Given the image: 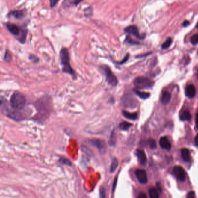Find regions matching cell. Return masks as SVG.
<instances>
[{
  "label": "cell",
  "instance_id": "obj_1",
  "mask_svg": "<svg viewBox=\"0 0 198 198\" xmlns=\"http://www.w3.org/2000/svg\"><path fill=\"white\" fill-rule=\"evenodd\" d=\"M4 26L6 29L18 40L20 43L22 44H25L28 33L27 29L22 28V27L11 23H6Z\"/></svg>",
  "mask_w": 198,
  "mask_h": 198
},
{
  "label": "cell",
  "instance_id": "obj_2",
  "mask_svg": "<svg viewBox=\"0 0 198 198\" xmlns=\"http://www.w3.org/2000/svg\"><path fill=\"white\" fill-rule=\"evenodd\" d=\"M59 57L61 64L62 66V72L65 73L72 75L74 79H75L76 75L75 72L70 65V55L68 49L65 47L62 48L59 52Z\"/></svg>",
  "mask_w": 198,
  "mask_h": 198
},
{
  "label": "cell",
  "instance_id": "obj_3",
  "mask_svg": "<svg viewBox=\"0 0 198 198\" xmlns=\"http://www.w3.org/2000/svg\"><path fill=\"white\" fill-rule=\"evenodd\" d=\"M26 102L25 96L19 92L14 93L10 99L11 108L15 110H23Z\"/></svg>",
  "mask_w": 198,
  "mask_h": 198
},
{
  "label": "cell",
  "instance_id": "obj_4",
  "mask_svg": "<svg viewBox=\"0 0 198 198\" xmlns=\"http://www.w3.org/2000/svg\"><path fill=\"white\" fill-rule=\"evenodd\" d=\"M100 69L103 72L104 75L105 76L106 80L107 83L109 85H112L113 87H115L117 85L118 80L116 76L114 75L112 72L110 67L108 65H102L99 67Z\"/></svg>",
  "mask_w": 198,
  "mask_h": 198
},
{
  "label": "cell",
  "instance_id": "obj_5",
  "mask_svg": "<svg viewBox=\"0 0 198 198\" xmlns=\"http://www.w3.org/2000/svg\"><path fill=\"white\" fill-rule=\"evenodd\" d=\"M36 106L40 114H44L45 116L49 115L51 110V101L48 99V97L38 99Z\"/></svg>",
  "mask_w": 198,
  "mask_h": 198
},
{
  "label": "cell",
  "instance_id": "obj_6",
  "mask_svg": "<svg viewBox=\"0 0 198 198\" xmlns=\"http://www.w3.org/2000/svg\"><path fill=\"white\" fill-rule=\"evenodd\" d=\"M134 84L138 89H149L153 85V81L146 77H138L134 80Z\"/></svg>",
  "mask_w": 198,
  "mask_h": 198
},
{
  "label": "cell",
  "instance_id": "obj_7",
  "mask_svg": "<svg viewBox=\"0 0 198 198\" xmlns=\"http://www.w3.org/2000/svg\"><path fill=\"white\" fill-rule=\"evenodd\" d=\"M88 143L98 149L101 153L104 154L107 150V145L104 140L99 139H91L88 141Z\"/></svg>",
  "mask_w": 198,
  "mask_h": 198
},
{
  "label": "cell",
  "instance_id": "obj_8",
  "mask_svg": "<svg viewBox=\"0 0 198 198\" xmlns=\"http://www.w3.org/2000/svg\"><path fill=\"white\" fill-rule=\"evenodd\" d=\"M174 176L180 181H184L186 179V173L184 169L179 166H175L173 170Z\"/></svg>",
  "mask_w": 198,
  "mask_h": 198
},
{
  "label": "cell",
  "instance_id": "obj_9",
  "mask_svg": "<svg viewBox=\"0 0 198 198\" xmlns=\"http://www.w3.org/2000/svg\"><path fill=\"white\" fill-rule=\"evenodd\" d=\"M135 174L137 179L141 184H145L148 182V177L146 173L145 170L142 169L137 170L135 172Z\"/></svg>",
  "mask_w": 198,
  "mask_h": 198
},
{
  "label": "cell",
  "instance_id": "obj_10",
  "mask_svg": "<svg viewBox=\"0 0 198 198\" xmlns=\"http://www.w3.org/2000/svg\"><path fill=\"white\" fill-rule=\"evenodd\" d=\"M8 16H13L15 19L21 20L26 16V13L24 10H13L8 13Z\"/></svg>",
  "mask_w": 198,
  "mask_h": 198
},
{
  "label": "cell",
  "instance_id": "obj_11",
  "mask_svg": "<svg viewBox=\"0 0 198 198\" xmlns=\"http://www.w3.org/2000/svg\"><path fill=\"white\" fill-rule=\"evenodd\" d=\"M124 31L126 33L132 35L137 38H141V36L140 34L138 29L135 26L132 25V26H129L126 28H124Z\"/></svg>",
  "mask_w": 198,
  "mask_h": 198
},
{
  "label": "cell",
  "instance_id": "obj_12",
  "mask_svg": "<svg viewBox=\"0 0 198 198\" xmlns=\"http://www.w3.org/2000/svg\"><path fill=\"white\" fill-rule=\"evenodd\" d=\"M83 0H64L62 3V7L64 8H68L72 7H77Z\"/></svg>",
  "mask_w": 198,
  "mask_h": 198
},
{
  "label": "cell",
  "instance_id": "obj_13",
  "mask_svg": "<svg viewBox=\"0 0 198 198\" xmlns=\"http://www.w3.org/2000/svg\"><path fill=\"white\" fill-rule=\"evenodd\" d=\"M185 93L186 96L189 98H193L196 95V90L195 86L192 84L187 85L185 88Z\"/></svg>",
  "mask_w": 198,
  "mask_h": 198
},
{
  "label": "cell",
  "instance_id": "obj_14",
  "mask_svg": "<svg viewBox=\"0 0 198 198\" xmlns=\"http://www.w3.org/2000/svg\"><path fill=\"white\" fill-rule=\"evenodd\" d=\"M159 144H160L161 148L164 149H166L167 151H170L171 149V143L169 141V140L165 137L161 138V140L159 141Z\"/></svg>",
  "mask_w": 198,
  "mask_h": 198
},
{
  "label": "cell",
  "instance_id": "obj_15",
  "mask_svg": "<svg viewBox=\"0 0 198 198\" xmlns=\"http://www.w3.org/2000/svg\"><path fill=\"white\" fill-rule=\"evenodd\" d=\"M136 154L138 158L140 163L142 166L145 165L146 163V161H147V159H146V155L144 151L141 150V149H138V150H137Z\"/></svg>",
  "mask_w": 198,
  "mask_h": 198
},
{
  "label": "cell",
  "instance_id": "obj_16",
  "mask_svg": "<svg viewBox=\"0 0 198 198\" xmlns=\"http://www.w3.org/2000/svg\"><path fill=\"white\" fill-rule=\"evenodd\" d=\"M181 156L185 162H189L191 161L190 152L187 148H183L181 149Z\"/></svg>",
  "mask_w": 198,
  "mask_h": 198
},
{
  "label": "cell",
  "instance_id": "obj_17",
  "mask_svg": "<svg viewBox=\"0 0 198 198\" xmlns=\"http://www.w3.org/2000/svg\"><path fill=\"white\" fill-rule=\"evenodd\" d=\"M122 114L126 118H127L128 119H130V120H136L137 119V117H138L137 113H135V112L130 113V112H129L126 111H123Z\"/></svg>",
  "mask_w": 198,
  "mask_h": 198
},
{
  "label": "cell",
  "instance_id": "obj_18",
  "mask_svg": "<svg viewBox=\"0 0 198 198\" xmlns=\"http://www.w3.org/2000/svg\"><path fill=\"white\" fill-rule=\"evenodd\" d=\"M171 99V94L170 93L165 91L163 93L161 96V102L164 105H166L170 102Z\"/></svg>",
  "mask_w": 198,
  "mask_h": 198
},
{
  "label": "cell",
  "instance_id": "obj_19",
  "mask_svg": "<svg viewBox=\"0 0 198 198\" xmlns=\"http://www.w3.org/2000/svg\"><path fill=\"white\" fill-rule=\"evenodd\" d=\"M179 119L182 121H189L191 119V115L189 111H184L179 116Z\"/></svg>",
  "mask_w": 198,
  "mask_h": 198
},
{
  "label": "cell",
  "instance_id": "obj_20",
  "mask_svg": "<svg viewBox=\"0 0 198 198\" xmlns=\"http://www.w3.org/2000/svg\"><path fill=\"white\" fill-rule=\"evenodd\" d=\"M134 92L136 93V94L139 97H140L141 99H146L148 98H149L150 96V93H145V92H141V91H140L137 90H134Z\"/></svg>",
  "mask_w": 198,
  "mask_h": 198
},
{
  "label": "cell",
  "instance_id": "obj_21",
  "mask_svg": "<svg viewBox=\"0 0 198 198\" xmlns=\"http://www.w3.org/2000/svg\"><path fill=\"white\" fill-rule=\"evenodd\" d=\"M132 126V123H129L127 122H123L119 124V129L123 131H127Z\"/></svg>",
  "mask_w": 198,
  "mask_h": 198
},
{
  "label": "cell",
  "instance_id": "obj_22",
  "mask_svg": "<svg viewBox=\"0 0 198 198\" xmlns=\"http://www.w3.org/2000/svg\"><path fill=\"white\" fill-rule=\"evenodd\" d=\"M118 165H119L118 160L115 158H113V160L112 161L111 167H110V172L114 173L115 171V170H116V169L117 168Z\"/></svg>",
  "mask_w": 198,
  "mask_h": 198
},
{
  "label": "cell",
  "instance_id": "obj_23",
  "mask_svg": "<svg viewBox=\"0 0 198 198\" xmlns=\"http://www.w3.org/2000/svg\"><path fill=\"white\" fill-rule=\"evenodd\" d=\"M116 142V133L114 132V130H113V132L111 133V137H110V140L109 141V145L110 146H114Z\"/></svg>",
  "mask_w": 198,
  "mask_h": 198
},
{
  "label": "cell",
  "instance_id": "obj_24",
  "mask_svg": "<svg viewBox=\"0 0 198 198\" xmlns=\"http://www.w3.org/2000/svg\"><path fill=\"white\" fill-rule=\"evenodd\" d=\"M4 60L8 63H10L12 61V55H11V53H10V50L7 49L5 51V53L4 57Z\"/></svg>",
  "mask_w": 198,
  "mask_h": 198
},
{
  "label": "cell",
  "instance_id": "obj_25",
  "mask_svg": "<svg viewBox=\"0 0 198 198\" xmlns=\"http://www.w3.org/2000/svg\"><path fill=\"white\" fill-rule=\"evenodd\" d=\"M149 195L151 198H158L159 197L156 189L155 188H152L149 189Z\"/></svg>",
  "mask_w": 198,
  "mask_h": 198
},
{
  "label": "cell",
  "instance_id": "obj_26",
  "mask_svg": "<svg viewBox=\"0 0 198 198\" xmlns=\"http://www.w3.org/2000/svg\"><path fill=\"white\" fill-rule=\"evenodd\" d=\"M171 44H172V39L170 37H169L166 40V41L163 44L162 48L164 49H167V48L170 47Z\"/></svg>",
  "mask_w": 198,
  "mask_h": 198
},
{
  "label": "cell",
  "instance_id": "obj_27",
  "mask_svg": "<svg viewBox=\"0 0 198 198\" xmlns=\"http://www.w3.org/2000/svg\"><path fill=\"white\" fill-rule=\"evenodd\" d=\"M191 43L193 45H197L198 44V33L193 35L191 38Z\"/></svg>",
  "mask_w": 198,
  "mask_h": 198
},
{
  "label": "cell",
  "instance_id": "obj_28",
  "mask_svg": "<svg viewBox=\"0 0 198 198\" xmlns=\"http://www.w3.org/2000/svg\"><path fill=\"white\" fill-rule=\"evenodd\" d=\"M59 161L62 164H66L67 166H71L72 165V163L70 160H69L68 159L65 158H61L59 160Z\"/></svg>",
  "mask_w": 198,
  "mask_h": 198
},
{
  "label": "cell",
  "instance_id": "obj_29",
  "mask_svg": "<svg viewBox=\"0 0 198 198\" xmlns=\"http://www.w3.org/2000/svg\"><path fill=\"white\" fill-rule=\"evenodd\" d=\"M148 142L152 149H154L156 148V142L155 141V140L153 139H150L148 141Z\"/></svg>",
  "mask_w": 198,
  "mask_h": 198
},
{
  "label": "cell",
  "instance_id": "obj_30",
  "mask_svg": "<svg viewBox=\"0 0 198 198\" xmlns=\"http://www.w3.org/2000/svg\"><path fill=\"white\" fill-rule=\"evenodd\" d=\"M29 59L32 62H33L34 63H38L39 61V58L34 55H30Z\"/></svg>",
  "mask_w": 198,
  "mask_h": 198
},
{
  "label": "cell",
  "instance_id": "obj_31",
  "mask_svg": "<svg viewBox=\"0 0 198 198\" xmlns=\"http://www.w3.org/2000/svg\"><path fill=\"white\" fill-rule=\"evenodd\" d=\"M99 196L101 198H105L106 197V191L103 187H101L99 189Z\"/></svg>",
  "mask_w": 198,
  "mask_h": 198
},
{
  "label": "cell",
  "instance_id": "obj_32",
  "mask_svg": "<svg viewBox=\"0 0 198 198\" xmlns=\"http://www.w3.org/2000/svg\"><path fill=\"white\" fill-rule=\"evenodd\" d=\"M59 1V0H49V5H50L51 8H53L55 7H56V5Z\"/></svg>",
  "mask_w": 198,
  "mask_h": 198
},
{
  "label": "cell",
  "instance_id": "obj_33",
  "mask_svg": "<svg viewBox=\"0 0 198 198\" xmlns=\"http://www.w3.org/2000/svg\"><path fill=\"white\" fill-rule=\"evenodd\" d=\"M117 177H116L114 179V180L113 181V185H112V193H114V192L115 191V189L116 187V184H117Z\"/></svg>",
  "mask_w": 198,
  "mask_h": 198
},
{
  "label": "cell",
  "instance_id": "obj_34",
  "mask_svg": "<svg viewBox=\"0 0 198 198\" xmlns=\"http://www.w3.org/2000/svg\"><path fill=\"white\" fill-rule=\"evenodd\" d=\"M187 198H194L195 197V192L194 191H191L189 192L187 196Z\"/></svg>",
  "mask_w": 198,
  "mask_h": 198
},
{
  "label": "cell",
  "instance_id": "obj_35",
  "mask_svg": "<svg viewBox=\"0 0 198 198\" xmlns=\"http://www.w3.org/2000/svg\"><path fill=\"white\" fill-rule=\"evenodd\" d=\"M129 58V55L128 54V55H127V56H126V57L124 58V59H123V61H122V62H118V64H123L125 63V62H126V61L128 60Z\"/></svg>",
  "mask_w": 198,
  "mask_h": 198
},
{
  "label": "cell",
  "instance_id": "obj_36",
  "mask_svg": "<svg viewBox=\"0 0 198 198\" xmlns=\"http://www.w3.org/2000/svg\"><path fill=\"white\" fill-rule=\"evenodd\" d=\"M138 197L139 198H147V196H146V195L145 194H144V193H141V194L138 195Z\"/></svg>",
  "mask_w": 198,
  "mask_h": 198
},
{
  "label": "cell",
  "instance_id": "obj_37",
  "mask_svg": "<svg viewBox=\"0 0 198 198\" xmlns=\"http://www.w3.org/2000/svg\"><path fill=\"white\" fill-rule=\"evenodd\" d=\"M195 123L196 126L198 129V113L196 114V117H195Z\"/></svg>",
  "mask_w": 198,
  "mask_h": 198
},
{
  "label": "cell",
  "instance_id": "obj_38",
  "mask_svg": "<svg viewBox=\"0 0 198 198\" xmlns=\"http://www.w3.org/2000/svg\"><path fill=\"white\" fill-rule=\"evenodd\" d=\"M195 144H196L197 146H198V134L197 135V136H196V137H195Z\"/></svg>",
  "mask_w": 198,
  "mask_h": 198
},
{
  "label": "cell",
  "instance_id": "obj_39",
  "mask_svg": "<svg viewBox=\"0 0 198 198\" xmlns=\"http://www.w3.org/2000/svg\"><path fill=\"white\" fill-rule=\"evenodd\" d=\"M189 25V22L188 21H187V20H185L184 23H183V26H185V27H186V26H187L188 25Z\"/></svg>",
  "mask_w": 198,
  "mask_h": 198
},
{
  "label": "cell",
  "instance_id": "obj_40",
  "mask_svg": "<svg viewBox=\"0 0 198 198\" xmlns=\"http://www.w3.org/2000/svg\"><path fill=\"white\" fill-rule=\"evenodd\" d=\"M157 188H158L159 191L160 192H161V189L160 186H159V183H157Z\"/></svg>",
  "mask_w": 198,
  "mask_h": 198
},
{
  "label": "cell",
  "instance_id": "obj_41",
  "mask_svg": "<svg viewBox=\"0 0 198 198\" xmlns=\"http://www.w3.org/2000/svg\"><path fill=\"white\" fill-rule=\"evenodd\" d=\"M197 28H198V23H197Z\"/></svg>",
  "mask_w": 198,
  "mask_h": 198
},
{
  "label": "cell",
  "instance_id": "obj_42",
  "mask_svg": "<svg viewBox=\"0 0 198 198\" xmlns=\"http://www.w3.org/2000/svg\"></svg>",
  "mask_w": 198,
  "mask_h": 198
}]
</instances>
